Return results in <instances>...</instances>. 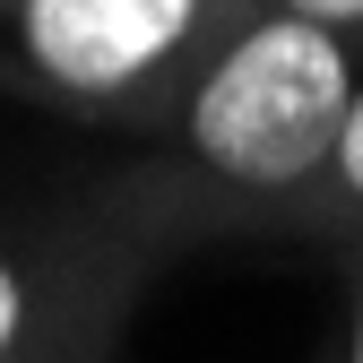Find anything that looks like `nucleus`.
<instances>
[{
  "instance_id": "nucleus-1",
  "label": "nucleus",
  "mask_w": 363,
  "mask_h": 363,
  "mask_svg": "<svg viewBox=\"0 0 363 363\" xmlns=\"http://www.w3.org/2000/svg\"><path fill=\"white\" fill-rule=\"evenodd\" d=\"M354 86L363 69L337 26H311L294 9H251L199 61V78L173 96L164 121H182V147L208 182L242 199H294L329 182Z\"/></svg>"
},
{
  "instance_id": "nucleus-2",
  "label": "nucleus",
  "mask_w": 363,
  "mask_h": 363,
  "mask_svg": "<svg viewBox=\"0 0 363 363\" xmlns=\"http://www.w3.org/2000/svg\"><path fill=\"white\" fill-rule=\"evenodd\" d=\"M251 18V0H18L9 35L43 96L86 113H147L199 78V61Z\"/></svg>"
},
{
  "instance_id": "nucleus-3",
  "label": "nucleus",
  "mask_w": 363,
  "mask_h": 363,
  "mask_svg": "<svg viewBox=\"0 0 363 363\" xmlns=\"http://www.w3.org/2000/svg\"><path fill=\"white\" fill-rule=\"evenodd\" d=\"M35 329V286H26V268L18 259H0V363H9Z\"/></svg>"
},
{
  "instance_id": "nucleus-4",
  "label": "nucleus",
  "mask_w": 363,
  "mask_h": 363,
  "mask_svg": "<svg viewBox=\"0 0 363 363\" xmlns=\"http://www.w3.org/2000/svg\"><path fill=\"white\" fill-rule=\"evenodd\" d=\"M329 182L363 208V86H354V104H346V139H337V164H329Z\"/></svg>"
},
{
  "instance_id": "nucleus-5",
  "label": "nucleus",
  "mask_w": 363,
  "mask_h": 363,
  "mask_svg": "<svg viewBox=\"0 0 363 363\" xmlns=\"http://www.w3.org/2000/svg\"><path fill=\"white\" fill-rule=\"evenodd\" d=\"M277 9H294V18H311V26H337V35L363 26V0H277Z\"/></svg>"
},
{
  "instance_id": "nucleus-6",
  "label": "nucleus",
  "mask_w": 363,
  "mask_h": 363,
  "mask_svg": "<svg viewBox=\"0 0 363 363\" xmlns=\"http://www.w3.org/2000/svg\"><path fill=\"white\" fill-rule=\"evenodd\" d=\"M346 363H363V303H354V346H346Z\"/></svg>"
},
{
  "instance_id": "nucleus-7",
  "label": "nucleus",
  "mask_w": 363,
  "mask_h": 363,
  "mask_svg": "<svg viewBox=\"0 0 363 363\" xmlns=\"http://www.w3.org/2000/svg\"><path fill=\"white\" fill-rule=\"evenodd\" d=\"M0 9H18V0H0Z\"/></svg>"
}]
</instances>
